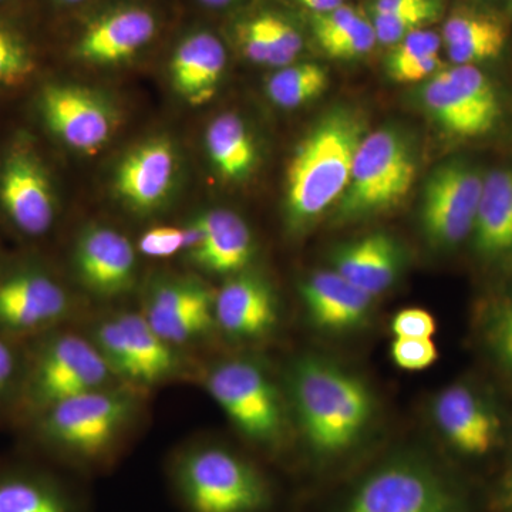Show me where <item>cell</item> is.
Masks as SVG:
<instances>
[{"mask_svg":"<svg viewBox=\"0 0 512 512\" xmlns=\"http://www.w3.org/2000/svg\"><path fill=\"white\" fill-rule=\"evenodd\" d=\"M289 387L303 439L318 458L329 460L355 447L373 419L369 386L325 357L296 360Z\"/></svg>","mask_w":512,"mask_h":512,"instance_id":"cell-1","label":"cell"},{"mask_svg":"<svg viewBox=\"0 0 512 512\" xmlns=\"http://www.w3.org/2000/svg\"><path fill=\"white\" fill-rule=\"evenodd\" d=\"M365 121L349 109L329 111L296 148L286 174V218L301 231L348 188Z\"/></svg>","mask_w":512,"mask_h":512,"instance_id":"cell-2","label":"cell"},{"mask_svg":"<svg viewBox=\"0 0 512 512\" xmlns=\"http://www.w3.org/2000/svg\"><path fill=\"white\" fill-rule=\"evenodd\" d=\"M171 483L185 512H268L274 503L265 474L221 446L181 453L171 467Z\"/></svg>","mask_w":512,"mask_h":512,"instance_id":"cell-3","label":"cell"},{"mask_svg":"<svg viewBox=\"0 0 512 512\" xmlns=\"http://www.w3.org/2000/svg\"><path fill=\"white\" fill-rule=\"evenodd\" d=\"M136 409V397L107 386L53 404L39 416L47 446L77 466L106 463Z\"/></svg>","mask_w":512,"mask_h":512,"instance_id":"cell-4","label":"cell"},{"mask_svg":"<svg viewBox=\"0 0 512 512\" xmlns=\"http://www.w3.org/2000/svg\"><path fill=\"white\" fill-rule=\"evenodd\" d=\"M336 512H477L463 485L416 457L380 464Z\"/></svg>","mask_w":512,"mask_h":512,"instance_id":"cell-5","label":"cell"},{"mask_svg":"<svg viewBox=\"0 0 512 512\" xmlns=\"http://www.w3.org/2000/svg\"><path fill=\"white\" fill-rule=\"evenodd\" d=\"M416 171L413 148L399 130L366 134L336 215L340 221H355L393 210L412 190Z\"/></svg>","mask_w":512,"mask_h":512,"instance_id":"cell-6","label":"cell"},{"mask_svg":"<svg viewBox=\"0 0 512 512\" xmlns=\"http://www.w3.org/2000/svg\"><path fill=\"white\" fill-rule=\"evenodd\" d=\"M59 218L53 175L39 144L20 130L0 147V221L20 238L37 241Z\"/></svg>","mask_w":512,"mask_h":512,"instance_id":"cell-7","label":"cell"},{"mask_svg":"<svg viewBox=\"0 0 512 512\" xmlns=\"http://www.w3.org/2000/svg\"><path fill=\"white\" fill-rule=\"evenodd\" d=\"M111 376L94 342L60 333L37 349L23 383L25 402L40 414L70 397L110 386Z\"/></svg>","mask_w":512,"mask_h":512,"instance_id":"cell-8","label":"cell"},{"mask_svg":"<svg viewBox=\"0 0 512 512\" xmlns=\"http://www.w3.org/2000/svg\"><path fill=\"white\" fill-rule=\"evenodd\" d=\"M207 389L248 440L275 447L284 433L281 396L268 373L251 360H228L211 370Z\"/></svg>","mask_w":512,"mask_h":512,"instance_id":"cell-9","label":"cell"},{"mask_svg":"<svg viewBox=\"0 0 512 512\" xmlns=\"http://www.w3.org/2000/svg\"><path fill=\"white\" fill-rule=\"evenodd\" d=\"M35 111L50 136L82 154H96L119 126V114L101 94L62 82L37 87Z\"/></svg>","mask_w":512,"mask_h":512,"instance_id":"cell-10","label":"cell"},{"mask_svg":"<svg viewBox=\"0 0 512 512\" xmlns=\"http://www.w3.org/2000/svg\"><path fill=\"white\" fill-rule=\"evenodd\" d=\"M69 311V293L45 268L30 259L0 265V335H36Z\"/></svg>","mask_w":512,"mask_h":512,"instance_id":"cell-11","label":"cell"},{"mask_svg":"<svg viewBox=\"0 0 512 512\" xmlns=\"http://www.w3.org/2000/svg\"><path fill=\"white\" fill-rule=\"evenodd\" d=\"M423 101L433 119L457 137L484 136L500 119V99L493 83L470 64H454L434 74L424 86Z\"/></svg>","mask_w":512,"mask_h":512,"instance_id":"cell-12","label":"cell"},{"mask_svg":"<svg viewBox=\"0 0 512 512\" xmlns=\"http://www.w3.org/2000/svg\"><path fill=\"white\" fill-rule=\"evenodd\" d=\"M484 178L470 164L451 161L427 178L421 225L431 244L451 248L473 232Z\"/></svg>","mask_w":512,"mask_h":512,"instance_id":"cell-13","label":"cell"},{"mask_svg":"<svg viewBox=\"0 0 512 512\" xmlns=\"http://www.w3.org/2000/svg\"><path fill=\"white\" fill-rule=\"evenodd\" d=\"M433 416L447 443L468 460H484L503 446V417L470 384H451L441 390L434 399Z\"/></svg>","mask_w":512,"mask_h":512,"instance_id":"cell-14","label":"cell"},{"mask_svg":"<svg viewBox=\"0 0 512 512\" xmlns=\"http://www.w3.org/2000/svg\"><path fill=\"white\" fill-rule=\"evenodd\" d=\"M73 265L87 291L99 298H117L136 279V251L127 237L104 225H90L77 239Z\"/></svg>","mask_w":512,"mask_h":512,"instance_id":"cell-15","label":"cell"},{"mask_svg":"<svg viewBox=\"0 0 512 512\" xmlns=\"http://www.w3.org/2000/svg\"><path fill=\"white\" fill-rule=\"evenodd\" d=\"M177 177V153L167 138H151L128 151L117 165L114 191L130 210L147 214L170 198Z\"/></svg>","mask_w":512,"mask_h":512,"instance_id":"cell-16","label":"cell"},{"mask_svg":"<svg viewBox=\"0 0 512 512\" xmlns=\"http://www.w3.org/2000/svg\"><path fill=\"white\" fill-rule=\"evenodd\" d=\"M215 295L194 279L164 282L151 292L144 318L173 346L205 335L215 323Z\"/></svg>","mask_w":512,"mask_h":512,"instance_id":"cell-17","label":"cell"},{"mask_svg":"<svg viewBox=\"0 0 512 512\" xmlns=\"http://www.w3.org/2000/svg\"><path fill=\"white\" fill-rule=\"evenodd\" d=\"M214 318L232 338H262L278 323V302L264 279L241 275L228 281L215 295Z\"/></svg>","mask_w":512,"mask_h":512,"instance_id":"cell-18","label":"cell"},{"mask_svg":"<svg viewBox=\"0 0 512 512\" xmlns=\"http://www.w3.org/2000/svg\"><path fill=\"white\" fill-rule=\"evenodd\" d=\"M156 19L146 9H121L96 20L77 45V57L94 64L130 59L156 35Z\"/></svg>","mask_w":512,"mask_h":512,"instance_id":"cell-19","label":"cell"},{"mask_svg":"<svg viewBox=\"0 0 512 512\" xmlns=\"http://www.w3.org/2000/svg\"><path fill=\"white\" fill-rule=\"evenodd\" d=\"M301 295L313 325L328 332H345L363 325L373 298L336 271H319L301 285Z\"/></svg>","mask_w":512,"mask_h":512,"instance_id":"cell-20","label":"cell"},{"mask_svg":"<svg viewBox=\"0 0 512 512\" xmlns=\"http://www.w3.org/2000/svg\"><path fill=\"white\" fill-rule=\"evenodd\" d=\"M227 67L221 40L211 33L187 37L171 60V82L175 92L191 106H204L217 94Z\"/></svg>","mask_w":512,"mask_h":512,"instance_id":"cell-21","label":"cell"},{"mask_svg":"<svg viewBox=\"0 0 512 512\" xmlns=\"http://www.w3.org/2000/svg\"><path fill=\"white\" fill-rule=\"evenodd\" d=\"M332 261L333 271L375 299L396 281L402 254L389 235L370 234L336 249Z\"/></svg>","mask_w":512,"mask_h":512,"instance_id":"cell-22","label":"cell"},{"mask_svg":"<svg viewBox=\"0 0 512 512\" xmlns=\"http://www.w3.org/2000/svg\"><path fill=\"white\" fill-rule=\"evenodd\" d=\"M481 258L512 264V173L495 170L485 175L473 232Z\"/></svg>","mask_w":512,"mask_h":512,"instance_id":"cell-23","label":"cell"},{"mask_svg":"<svg viewBox=\"0 0 512 512\" xmlns=\"http://www.w3.org/2000/svg\"><path fill=\"white\" fill-rule=\"evenodd\" d=\"M197 218L204 239L200 248L188 255L192 264L218 275L242 271L254 252V239L247 222L228 210L204 212Z\"/></svg>","mask_w":512,"mask_h":512,"instance_id":"cell-24","label":"cell"},{"mask_svg":"<svg viewBox=\"0 0 512 512\" xmlns=\"http://www.w3.org/2000/svg\"><path fill=\"white\" fill-rule=\"evenodd\" d=\"M0 512H82V508L55 477L9 468L0 471Z\"/></svg>","mask_w":512,"mask_h":512,"instance_id":"cell-25","label":"cell"},{"mask_svg":"<svg viewBox=\"0 0 512 512\" xmlns=\"http://www.w3.org/2000/svg\"><path fill=\"white\" fill-rule=\"evenodd\" d=\"M116 318L133 367L131 383L150 386L170 379L180 365L175 346L151 328L143 313H120Z\"/></svg>","mask_w":512,"mask_h":512,"instance_id":"cell-26","label":"cell"},{"mask_svg":"<svg viewBox=\"0 0 512 512\" xmlns=\"http://www.w3.org/2000/svg\"><path fill=\"white\" fill-rule=\"evenodd\" d=\"M507 29L490 16L456 13L447 20L443 40L448 57L456 66L487 62L500 56L507 43Z\"/></svg>","mask_w":512,"mask_h":512,"instance_id":"cell-27","label":"cell"},{"mask_svg":"<svg viewBox=\"0 0 512 512\" xmlns=\"http://www.w3.org/2000/svg\"><path fill=\"white\" fill-rule=\"evenodd\" d=\"M205 146L215 170L227 181L245 180L254 170V138L241 117L225 113L211 121Z\"/></svg>","mask_w":512,"mask_h":512,"instance_id":"cell-28","label":"cell"},{"mask_svg":"<svg viewBox=\"0 0 512 512\" xmlns=\"http://www.w3.org/2000/svg\"><path fill=\"white\" fill-rule=\"evenodd\" d=\"M39 72V55L28 33L0 12V93L32 86Z\"/></svg>","mask_w":512,"mask_h":512,"instance_id":"cell-29","label":"cell"},{"mask_svg":"<svg viewBox=\"0 0 512 512\" xmlns=\"http://www.w3.org/2000/svg\"><path fill=\"white\" fill-rule=\"evenodd\" d=\"M328 87V73L315 63L293 64L276 72L266 83V93L276 106L296 109L309 103Z\"/></svg>","mask_w":512,"mask_h":512,"instance_id":"cell-30","label":"cell"},{"mask_svg":"<svg viewBox=\"0 0 512 512\" xmlns=\"http://www.w3.org/2000/svg\"><path fill=\"white\" fill-rule=\"evenodd\" d=\"M264 33L269 52V66L286 67L301 53L302 37L293 26L274 15L256 18Z\"/></svg>","mask_w":512,"mask_h":512,"instance_id":"cell-31","label":"cell"},{"mask_svg":"<svg viewBox=\"0 0 512 512\" xmlns=\"http://www.w3.org/2000/svg\"><path fill=\"white\" fill-rule=\"evenodd\" d=\"M485 342L498 365L512 377V293L485 318Z\"/></svg>","mask_w":512,"mask_h":512,"instance_id":"cell-32","label":"cell"},{"mask_svg":"<svg viewBox=\"0 0 512 512\" xmlns=\"http://www.w3.org/2000/svg\"><path fill=\"white\" fill-rule=\"evenodd\" d=\"M441 8L421 9L414 12L375 13L373 28L377 42L383 45H397L404 37L426 28L440 16Z\"/></svg>","mask_w":512,"mask_h":512,"instance_id":"cell-33","label":"cell"},{"mask_svg":"<svg viewBox=\"0 0 512 512\" xmlns=\"http://www.w3.org/2000/svg\"><path fill=\"white\" fill-rule=\"evenodd\" d=\"M363 18L357 10L350 6H339L326 13H316L313 18V33L319 46L325 49L330 43L349 35Z\"/></svg>","mask_w":512,"mask_h":512,"instance_id":"cell-34","label":"cell"},{"mask_svg":"<svg viewBox=\"0 0 512 512\" xmlns=\"http://www.w3.org/2000/svg\"><path fill=\"white\" fill-rule=\"evenodd\" d=\"M390 356L400 369L419 372L437 362L439 349L433 339L396 338L390 346Z\"/></svg>","mask_w":512,"mask_h":512,"instance_id":"cell-35","label":"cell"},{"mask_svg":"<svg viewBox=\"0 0 512 512\" xmlns=\"http://www.w3.org/2000/svg\"><path fill=\"white\" fill-rule=\"evenodd\" d=\"M440 46L441 39L437 33L424 29L417 30L412 35L404 37L402 42L397 43L387 60V69L417 62L424 57L439 55Z\"/></svg>","mask_w":512,"mask_h":512,"instance_id":"cell-36","label":"cell"},{"mask_svg":"<svg viewBox=\"0 0 512 512\" xmlns=\"http://www.w3.org/2000/svg\"><path fill=\"white\" fill-rule=\"evenodd\" d=\"M377 42L375 28L367 19H363L349 35L326 46V55L333 59H355L366 55Z\"/></svg>","mask_w":512,"mask_h":512,"instance_id":"cell-37","label":"cell"},{"mask_svg":"<svg viewBox=\"0 0 512 512\" xmlns=\"http://www.w3.org/2000/svg\"><path fill=\"white\" fill-rule=\"evenodd\" d=\"M437 323L430 312L420 308H407L397 312L392 320L394 338L433 339Z\"/></svg>","mask_w":512,"mask_h":512,"instance_id":"cell-38","label":"cell"},{"mask_svg":"<svg viewBox=\"0 0 512 512\" xmlns=\"http://www.w3.org/2000/svg\"><path fill=\"white\" fill-rule=\"evenodd\" d=\"M141 254L150 258H170L184 251L183 228L158 227L147 231L138 241Z\"/></svg>","mask_w":512,"mask_h":512,"instance_id":"cell-39","label":"cell"},{"mask_svg":"<svg viewBox=\"0 0 512 512\" xmlns=\"http://www.w3.org/2000/svg\"><path fill=\"white\" fill-rule=\"evenodd\" d=\"M441 60L439 55L424 57L417 62L402 64V66L387 69L389 76L399 83H414L426 79V77L434 76L439 72Z\"/></svg>","mask_w":512,"mask_h":512,"instance_id":"cell-40","label":"cell"},{"mask_svg":"<svg viewBox=\"0 0 512 512\" xmlns=\"http://www.w3.org/2000/svg\"><path fill=\"white\" fill-rule=\"evenodd\" d=\"M19 360L8 338L0 335V400L9 393L18 377Z\"/></svg>","mask_w":512,"mask_h":512,"instance_id":"cell-41","label":"cell"},{"mask_svg":"<svg viewBox=\"0 0 512 512\" xmlns=\"http://www.w3.org/2000/svg\"><path fill=\"white\" fill-rule=\"evenodd\" d=\"M437 8H441L439 0H377L373 9L375 13H402Z\"/></svg>","mask_w":512,"mask_h":512,"instance_id":"cell-42","label":"cell"},{"mask_svg":"<svg viewBox=\"0 0 512 512\" xmlns=\"http://www.w3.org/2000/svg\"><path fill=\"white\" fill-rule=\"evenodd\" d=\"M498 512H512V460L505 468L494 500Z\"/></svg>","mask_w":512,"mask_h":512,"instance_id":"cell-43","label":"cell"},{"mask_svg":"<svg viewBox=\"0 0 512 512\" xmlns=\"http://www.w3.org/2000/svg\"><path fill=\"white\" fill-rule=\"evenodd\" d=\"M315 13H326L343 5V0H299Z\"/></svg>","mask_w":512,"mask_h":512,"instance_id":"cell-44","label":"cell"},{"mask_svg":"<svg viewBox=\"0 0 512 512\" xmlns=\"http://www.w3.org/2000/svg\"><path fill=\"white\" fill-rule=\"evenodd\" d=\"M201 2L204 3V5L215 6V8H217V6L228 5L232 0H201Z\"/></svg>","mask_w":512,"mask_h":512,"instance_id":"cell-45","label":"cell"},{"mask_svg":"<svg viewBox=\"0 0 512 512\" xmlns=\"http://www.w3.org/2000/svg\"><path fill=\"white\" fill-rule=\"evenodd\" d=\"M56 2L64 3V5H74V3H80L83 0H56Z\"/></svg>","mask_w":512,"mask_h":512,"instance_id":"cell-46","label":"cell"},{"mask_svg":"<svg viewBox=\"0 0 512 512\" xmlns=\"http://www.w3.org/2000/svg\"><path fill=\"white\" fill-rule=\"evenodd\" d=\"M10 2H12V0H0V12H2V9L8 6Z\"/></svg>","mask_w":512,"mask_h":512,"instance_id":"cell-47","label":"cell"}]
</instances>
